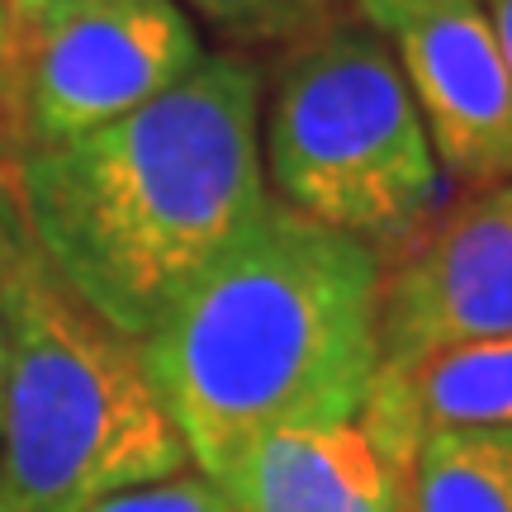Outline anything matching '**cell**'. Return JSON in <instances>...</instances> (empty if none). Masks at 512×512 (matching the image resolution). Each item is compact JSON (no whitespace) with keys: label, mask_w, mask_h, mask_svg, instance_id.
Returning a JSON list of instances; mask_svg holds the SVG:
<instances>
[{"label":"cell","mask_w":512,"mask_h":512,"mask_svg":"<svg viewBox=\"0 0 512 512\" xmlns=\"http://www.w3.org/2000/svg\"><path fill=\"white\" fill-rule=\"evenodd\" d=\"M15 190L57 275L143 342L271 204L261 76L238 53L204 57L124 119L24 147Z\"/></svg>","instance_id":"obj_1"},{"label":"cell","mask_w":512,"mask_h":512,"mask_svg":"<svg viewBox=\"0 0 512 512\" xmlns=\"http://www.w3.org/2000/svg\"><path fill=\"white\" fill-rule=\"evenodd\" d=\"M138 351L190 465L219 484L271 432L361 418L380 370V247L271 200Z\"/></svg>","instance_id":"obj_2"},{"label":"cell","mask_w":512,"mask_h":512,"mask_svg":"<svg viewBox=\"0 0 512 512\" xmlns=\"http://www.w3.org/2000/svg\"><path fill=\"white\" fill-rule=\"evenodd\" d=\"M0 512H67L190 470L143 351L43 256L0 166Z\"/></svg>","instance_id":"obj_3"},{"label":"cell","mask_w":512,"mask_h":512,"mask_svg":"<svg viewBox=\"0 0 512 512\" xmlns=\"http://www.w3.org/2000/svg\"><path fill=\"white\" fill-rule=\"evenodd\" d=\"M261 157L280 204L380 252L413 238L441 204V162L418 100L366 19H342L285 53Z\"/></svg>","instance_id":"obj_4"},{"label":"cell","mask_w":512,"mask_h":512,"mask_svg":"<svg viewBox=\"0 0 512 512\" xmlns=\"http://www.w3.org/2000/svg\"><path fill=\"white\" fill-rule=\"evenodd\" d=\"M200 62L176 0H48L19 29V152L114 124Z\"/></svg>","instance_id":"obj_5"},{"label":"cell","mask_w":512,"mask_h":512,"mask_svg":"<svg viewBox=\"0 0 512 512\" xmlns=\"http://www.w3.org/2000/svg\"><path fill=\"white\" fill-rule=\"evenodd\" d=\"M394 48L441 171L465 190L512 181V72L484 0H356Z\"/></svg>","instance_id":"obj_6"},{"label":"cell","mask_w":512,"mask_h":512,"mask_svg":"<svg viewBox=\"0 0 512 512\" xmlns=\"http://www.w3.org/2000/svg\"><path fill=\"white\" fill-rule=\"evenodd\" d=\"M512 332V181L465 190L380 252V366Z\"/></svg>","instance_id":"obj_7"},{"label":"cell","mask_w":512,"mask_h":512,"mask_svg":"<svg viewBox=\"0 0 512 512\" xmlns=\"http://www.w3.org/2000/svg\"><path fill=\"white\" fill-rule=\"evenodd\" d=\"M361 427L389 470H403L422 437L508 432L512 427V332L441 347L375 370Z\"/></svg>","instance_id":"obj_8"},{"label":"cell","mask_w":512,"mask_h":512,"mask_svg":"<svg viewBox=\"0 0 512 512\" xmlns=\"http://www.w3.org/2000/svg\"><path fill=\"white\" fill-rule=\"evenodd\" d=\"M238 512H375L394 494L361 422L271 432L219 479Z\"/></svg>","instance_id":"obj_9"},{"label":"cell","mask_w":512,"mask_h":512,"mask_svg":"<svg viewBox=\"0 0 512 512\" xmlns=\"http://www.w3.org/2000/svg\"><path fill=\"white\" fill-rule=\"evenodd\" d=\"M394 479L408 512H512V427L422 437Z\"/></svg>","instance_id":"obj_10"},{"label":"cell","mask_w":512,"mask_h":512,"mask_svg":"<svg viewBox=\"0 0 512 512\" xmlns=\"http://www.w3.org/2000/svg\"><path fill=\"white\" fill-rule=\"evenodd\" d=\"M195 15L223 34L228 43H285L299 48L313 34H323L332 24H342L347 0H185Z\"/></svg>","instance_id":"obj_11"},{"label":"cell","mask_w":512,"mask_h":512,"mask_svg":"<svg viewBox=\"0 0 512 512\" xmlns=\"http://www.w3.org/2000/svg\"><path fill=\"white\" fill-rule=\"evenodd\" d=\"M67 512H238V508L228 503V494L209 475L181 470V475H171V479H152V484L100 494Z\"/></svg>","instance_id":"obj_12"},{"label":"cell","mask_w":512,"mask_h":512,"mask_svg":"<svg viewBox=\"0 0 512 512\" xmlns=\"http://www.w3.org/2000/svg\"><path fill=\"white\" fill-rule=\"evenodd\" d=\"M19 157V24L0 0V166Z\"/></svg>","instance_id":"obj_13"},{"label":"cell","mask_w":512,"mask_h":512,"mask_svg":"<svg viewBox=\"0 0 512 512\" xmlns=\"http://www.w3.org/2000/svg\"><path fill=\"white\" fill-rule=\"evenodd\" d=\"M484 10H489V24H494V34H498L503 62H508V72H512V0H484Z\"/></svg>","instance_id":"obj_14"},{"label":"cell","mask_w":512,"mask_h":512,"mask_svg":"<svg viewBox=\"0 0 512 512\" xmlns=\"http://www.w3.org/2000/svg\"><path fill=\"white\" fill-rule=\"evenodd\" d=\"M43 5H48V0H19V10H15V24H19V29H24V24H29V19L43 10Z\"/></svg>","instance_id":"obj_15"},{"label":"cell","mask_w":512,"mask_h":512,"mask_svg":"<svg viewBox=\"0 0 512 512\" xmlns=\"http://www.w3.org/2000/svg\"><path fill=\"white\" fill-rule=\"evenodd\" d=\"M389 512H408V508H403V498H399V479H394V508H389Z\"/></svg>","instance_id":"obj_16"},{"label":"cell","mask_w":512,"mask_h":512,"mask_svg":"<svg viewBox=\"0 0 512 512\" xmlns=\"http://www.w3.org/2000/svg\"><path fill=\"white\" fill-rule=\"evenodd\" d=\"M0 375H5V342H0Z\"/></svg>","instance_id":"obj_17"},{"label":"cell","mask_w":512,"mask_h":512,"mask_svg":"<svg viewBox=\"0 0 512 512\" xmlns=\"http://www.w3.org/2000/svg\"><path fill=\"white\" fill-rule=\"evenodd\" d=\"M389 508H394V494H389V503H384V508H375V512H389Z\"/></svg>","instance_id":"obj_18"},{"label":"cell","mask_w":512,"mask_h":512,"mask_svg":"<svg viewBox=\"0 0 512 512\" xmlns=\"http://www.w3.org/2000/svg\"><path fill=\"white\" fill-rule=\"evenodd\" d=\"M5 5H10V15H15V10H19V0H5Z\"/></svg>","instance_id":"obj_19"}]
</instances>
